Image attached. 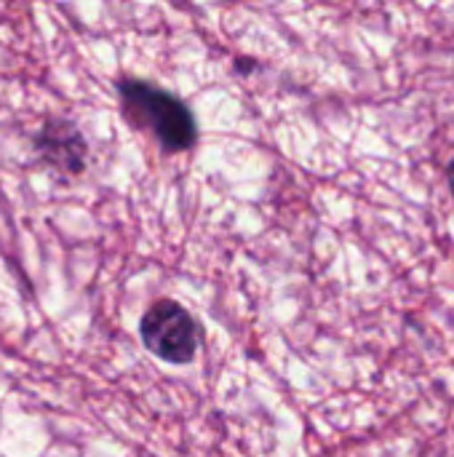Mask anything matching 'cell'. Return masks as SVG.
<instances>
[{"instance_id": "6da1fadb", "label": "cell", "mask_w": 454, "mask_h": 457, "mask_svg": "<svg viewBox=\"0 0 454 457\" xmlns=\"http://www.w3.org/2000/svg\"><path fill=\"white\" fill-rule=\"evenodd\" d=\"M118 94H120L123 118L131 126L150 131L166 153H185L195 145L198 139L195 115L171 91L147 80L126 78L118 83Z\"/></svg>"}, {"instance_id": "7a4b0ae2", "label": "cell", "mask_w": 454, "mask_h": 457, "mask_svg": "<svg viewBox=\"0 0 454 457\" xmlns=\"http://www.w3.org/2000/svg\"><path fill=\"white\" fill-rule=\"evenodd\" d=\"M144 348L166 364H190L201 345L198 321L174 300L153 303L139 324Z\"/></svg>"}, {"instance_id": "3957f363", "label": "cell", "mask_w": 454, "mask_h": 457, "mask_svg": "<svg viewBox=\"0 0 454 457\" xmlns=\"http://www.w3.org/2000/svg\"><path fill=\"white\" fill-rule=\"evenodd\" d=\"M37 150L48 163H54L59 169L80 171L86 166L83 137L67 120H48L37 134Z\"/></svg>"}, {"instance_id": "277c9868", "label": "cell", "mask_w": 454, "mask_h": 457, "mask_svg": "<svg viewBox=\"0 0 454 457\" xmlns=\"http://www.w3.org/2000/svg\"><path fill=\"white\" fill-rule=\"evenodd\" d=\"M447 177H450V187H452V193H454V163H452V166H450Z\"/></svg>"}]
</instances>
